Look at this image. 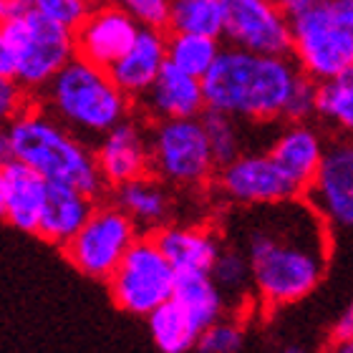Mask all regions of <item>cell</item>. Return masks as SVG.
Returning a JSON list of instances; mask_svg holds the SVG:
<instances>
[{"label":"cell","mask_w":353,"mask_h":353,"mask_svg":"<svg viewBox=\"0 0 353 353\" xmlns=\"http://www.w3.org/2000/svg\"><path fill=\"white\" fill-rule=\"evenodd\" d=\"M228 243L248 255L255 303L280 310L308 298L331 263V228L305 197L237 210L228 220Z\"/></svg>","instance_id":"obj_1"},{"label":"cell","mask_w":353,"mask_h":353,"mask_svg":"<svg viewBox=\"0 0 353 353\" xmlns=\"http://www.w3.org/2000/svg\"><path fill=\"white\" fill-rule=\"evenodd\" d=\"M298 79L301 68L290 56H263L225 46L202 86L210 111L235 117L243 124H272L285 121Z\"/></svg>","instance_id":"obj_2"},{"label":"cell","mask_w":353,"mask_h":353,"mask_svg":"<svg viewBox=\"0 0 353 353\" xmlns=\"http://www.w3.org/2000/svg\"><path fill=\"white\" fill-rule=\"evenodd\" d=\"M3 132L10 157L30 167L48 184H66L94 199L109 190L101 179L94 152L41 103L30 106Z\"/></svg>","instance_id":"obj_3"},{"label":"cell","mask_w":353,"mask_h":353,"mask_svg":"<svg viewBox=\"0 0 353 353\" xmlns=\"http://www.w3.org/2000/svg\"><path fill=\"white\" fill-rule=\"evenodd\" d=\"M41 106L74 134L99 139L132 114V99L114 83L109 71L81 56L46 86Z\"/></svg>","instance_id":"obj_4"},{"label":"cell","mask_w":353,"mask_h":353,"mask_svg":"<svg viewBox=\"0 0 353 353\" xmlns=\"http://www.w3.org/2000/svg\"><path fill=\"white\" fill-rule=\"evenodd\" d=\"M152 174L167 187L199 190L214 179L217 162L202 119L157 121L149 129Z\"/></svg>","instance_id":"obj_5"},{"label":"cell","mask_w":353,"mask_h":353,"mask_svg":"<svg viewBox=\"0 0 353 353\" xmlns=\"http://www.w3.org/2000/svg\"><path fill=\"white\" fill-rule=\"evenodd\" d=\"M18 56V81L30 94H43L46 86L79 56L76 33L48 21L36 10L0 26Z\"/></svg>","instance_id":"obj_6"},{"label":"cell","mask_w":353,"mask_h":353,"mask_svg":"<svg viewBox=\"0 0 353 353\" xmlns=\"http://www.w3.org/2000/svg\"><path fill=\"white\" fill-rule=\"evenodd\" d=\"M174 283V265L157 245L154 235H144V232L137 237V243L129 248L114 275L106 280L114 305L129 316L139 318H147L159 305L172 301Z\"/></svg>","instance_id":"obj_7"},{"label":"cell","mask_w":353,"mask_h":353,"mask_svg":"<svg viewBox=\"0 0 353 353\" xmlns=\"http://www.w3.org/2000/svg\"><path fill=\"white\" fill-rule=\"evenodd\" d=\"M139 235V228L121 207L101 202L94 207L86 225L61 250L81 275L91 280H109Z\"/></svg>","instance_id":"obj_8"},{"label":"cell","mask_w":353,"mask_h":353,"mask_svg":"<svg viewBox=\"0 0 353 353\" xmlns=\"http://www.w3.org/2000/svg\"><path fill=\"white\" fill-rule=\"evenodd\" d=\"M293 61L301 74L313 81H328L353 66V36L343 30L325 8H318L293 21Z\"/></svg>","instance_id":"obj_9"},{"label":"cell","mask_w":353,"mask_h":353,"mask_svg":"<svg viewBox=\"0 0 353 353\" xmlns=\"http://www.w3.org/2000/svg\"><path fill=\"white\" fill-rule=\"evenodd\" d=\"M214 187L220 197L237 210L278 205L285 199L303 197L268 152H245L217 170Z\"/></svg>","instance_id":"obj_10"},{"label":"cell","mask_w":353,"mask_h":353,"mask_svg":"<svg viewBox=\"0 0 353 353\" xmlns=\"http://www.w3.org/2000/svg\"><path fill=\"white\" fill-rule=\"evenodd\" d=\"M228 46L263 56L293 53V21L272 0H222Z\"/></svg>","instance_id":"obj_11"},{"label":"cell","mask_w":353,"mask_h":353,"mask_svg":"<svg viewBox=\"0 0 353 353\" xmlns=\"http://www.w3.org/2000/svg\"><path fill=\"white\" fill-rule=\"evenodd\" d=\"M331 230H353V139L328 144L323 164L303 194Z\"/></svg>","instance_id":"obj_12"},{"label":"cell","mask_w":353,"mask_h":353,"mask_svg":"<svg viewBox=\"0 0 353 353\" xmlns=\"http://www.w3.org/2000/svg\"><path fill=\"white\" fill-rule=\"evenodd\" d=\"M141 26L132 15L121 10L117 3H99L91 8L86 21L74 30L76 33V53L94 66L109 71L121 56L134 46Z\"/></svg>","instance_id":"obj_13"},{"label":"cell","mask_w":353,"mask_h":353,"mask_svg":"<svg viewBox=\"0 0 353 353\" xmlns=\"http://www.w3.org/2000/svg\"><path fill=\"white\" fill-rule=\"evenodd\" d=\"M101 179L109 190L134 182L139 176L152 174V154H149V132L132 117L103 134L94 149Z\"/></svg>","instance_id":"obj_14"},{"label":"cell","mask_w":353,"mask_h":353,"mask_svg":"<svg viewBox=\"0 0 353 353\" xmlns=\"http://www.w3.org/2000/svg\"><path fill=\"white\" fill-rule=\"evenodd\" d=\"M325 149L328 144H325L323 134L310 121H288L278 132V137L272 139L268 154L298 187V192L305 194L323 164Z\"/></svg>","instance_id":"obj_15"},{"label":"cell","mask_w":353,"mask_h":353,"mask_svg":"<svg viewBox=\"0 0 353 353\" xmlns=\"http://www.w3.org/2000/svg\"><path fill=\"white\" fill-rule=\"evenodd\" d=\"M139 106L141 114L154 124L172 119H199L207 111L202 79L184 74L167 61L152 88L139 99Z\"/></svg>","instance_id":"obj_16"},{"label":"cell","mask_w":353,"mask_h":353,"mask_svg":"<svg viewBox=\"0 0 353 353\" xmlns=\"http://www.w3.org/2000/svg\"><path fill=\"white\" fill-rule=\"evenodd\" d=\"M167 66V30L141 28L126 56L109 68L111 79L132 101L147 94L157 76Z\"/></svg>","instance_id":"obj_17"},{"label":"cell","mask_w":353,"mask_h":353,"mask_svg":"<svg viewBox=\"0 0 353 353\" xmlns=\"http://www.w3.org/2000/svg\"><path fill=\"white\" fill-rule=\"evenodd\" d=\"M154 240L176 272H210L225 248L222 237L202 225H164Z\"/></svg>","instance_id":"obj_18"},{"label":"cell","mask_w":353,"mask_h":353,"mask_svg":"<svg viewBox=\"0 0 353 353\" xmlns=\"http://www.w3.org/2000/svg\"><path fill=\"white\" fill-rule=\"evenodd\" d=\"M94 207L96 199L83 194V192L66 187V184H48L41 225H38V237L56 245V248H63L86 225Z\"/></svg>","instance_id":"obj_19"},{"label":"cell","mask_w":353,"mask_h":353,"mask_svg":"<svg viewBox=\"0 0 353 353\" xmlns=\"http://www.w3.org/2000/svg\"><path fill=\"white\" fill-rule=\"evenodd\" d=\"M3 170H6L8 179L6 214H3V220H8L21 232L38 235L48 182L41 174H36L30 167L21 164L18 159H8L3 164Z\"/></svg>","instance_id":"obj_20"},{"label":"cell","mask_w":353,"mask_h":353,"mask_svg":"<svg viewBox=\"0 0 353 353\" xmlns=\"http://www.w3.org/2000/svg\"><path fill=\"white\" fill-rule=\"evenodd\" d=\"M114 205H119L134 225L144 230V235H154L157 230L170 225L172 214V194L162 179L154 174L139 176L134 182H126L114 190Z\"/></svg>","instance_id":"obj_21"},{"label":"cell","mask_w":353,"mask_h":353,"mask_svg":"<svg viewBox=\"0 0 353 353\" xmlns=\"http://www.w3.org/2000/svg\"><path fill=\"white\" fill-rule=\"evenodd\" d=\"M172 301L182 305L199 331L225 318V310H228V301L220 293V288L214 285L210 272H176Z\"/></svg>","instance_id":"obj_22"},{"label":"cell","mask_w":353,"mask_h":353,"mask_svg":"<svg viewBox=\"0 0 353 353\" xmlns=\"http://www.w3.org/2000/svg\"><path fill=\"white\" fill-rule=\"evenodd\" d=\"M214 285L228 301V308L243 310L255 303V280H252V265L237 245L225 243L222 252L214 260L212 270Z\"/></svg>","instance_id":"obj_23"},{"label":"cell","mask_w":353,"mask_h":353,"mask_svg":"<svg viewBox=\"0 0 353 353\" xmlns=\"http://www.w3.org/2000/svg\"><path fill=\"white\" fill-rule=\"evenodd\" d=\"M147 325L154 346L162 353H190L192 348H197L202 336V331L192 323V318L176 301H167L154 313H149Z\"/></svg>","instance_id":"obj_24"},{"label":"cell","mask_w":353,"mask_h":353,"mask_svg":"<svg viewBox=\"0 0 353 353\" xmlns=\"http://www.w3.org/2000/svg\"><path fill=\"white\" fill-rule=\"evenodd\" d=\"M225 46L220 38L192 36V33H167V61L179 71L205 79Z\"/></svg>","instance_id":"obj_25"},{"label":"cell","mask_w":353,"mask_h":353,"mask_svg":"<svg viewBox=\"0 0 353 353\" xmlns=\"http://www.w3.org/2000/svg\"><path fill=\"white\" fill-rule=\"evenodd\" d=\"M318 119L353 139V66L318 83Z\"/></svg>","instance_id":"obj_26"},{"label":"cell","mask_w":353,"mask_h":353,"mask_svg":"<svg viewBox=\"0 0 353 353\" xmlns=\"http://www.w3.org/2000/svg\"><path fill=\"white\" fill-rule=\"evenodd\" d=\"M222 0H172L170 33L222 38Z\"/></svg>","instance_id":"obj_27"},{"label":"cell","mask_w":353,"mask_h":353,"mask_svg":"<svg viewBox=\"0 0 353 353\" xmlns=\"http://www.w3.org/2000/svg\"><path fill=\"white\" fill-rule=\"evenodd\" d=\"M199 119H202V124H205V132H207V139H210V149H212L214 162H217V170L248 152V149H245L243 121H237L235 117H228V114L210 111V109Z\"/></svg>","instance_id":"obj_28"},{"label":"cell","mask_w":353,"mask_h":353,"mask_svg":"<svg viewBox=\"0 0 353 353\" xmlns=\"http://www.w3.org/2000/svg\"><path fill=\"white\" fill-rule=\"evenodd\" d=\"M245 348V328L237 318H220L202 331L197 341L199 353H240Z\"/></svg>","instance_id":"obj_29"},{"label":"cell","mask_w":353,"mask_h":353,"mask_svg":"<svg viewBox=\"0 0 353 353\" xmlns=\"http://www.w3.org/2000/svg\"><path fill=\"white\" fill-rule=\"evenodd\" d=\"M91 8H94V0H30V10L71 30H76L86 21Z\"/></svg>","instance_id":"obj_30"},{"label":"cell","mask_w":353,"mask_h":353,"mask_svg":"<svg viewBox=\"0 0 353 353\" xmlns=\"http://www.w3.org/2000/svg\"><path fill=\"white\" fill-rule=\"evenodd\" d=\"M36 96L23 86L18 79H6L0 76V126L6 129L15 119L23 117L30 106H36Z\"/></svg>","instance_id":"obj_31"},{"label":"cell","mask_w":353,"mask_h":353,"mask_svg":"<svg viewBox=\"0 0 353 353\" xmlns=\"http://www.w3.org/2000/svg\"><path fill=\"white\" fill-rule=\"evenodd\" d=\"M111 3H117L121 10H126L141 28H170L172 0H111Z\"/></svg>","instance_id":"obj_32"},{"label":"cell","mask_w":353,"mask_h":353,"mask_svg":"<svg viewBox=\"0 0 353 353\" xmlns=\"http://www.w3.org/2000/svg\"><path fill=\"white\" fill-rule=\"evenodd\" d=\"M318 114V81L301 74L288 103L285 121H310Z\"/></svg>","instance_id":"obj_33"},{"label":"cell","mask_w":353,"mask_h":353,"mask_svg":"<svg viewBox=\"0 0 353 353\" xmlns=\"http://www.w3.org/2000/svg\"><path fill=\"white\" fill-rule=\"evenodd\" d=\"M0 76L6 79H18V56H15L13 43L0 28Z\"/></svg>","instance_id":"obj_34"},{"label":"cell","mask_w":353,"mask_h":353,"mask_svg":"<svg viewBox=\"0 0 353 353\" xmlns=\"http://www.w3.org/2000/svg\"><path fill=\"white\" fill-rule=\"evenodd\" d=\"M325 8L333 15V21L353 36V0H325Z\"/></svg>","instance_id":"obj_35"},{"label":"cell","mask_w":353,"mask_h":353,"mask_svg":"<svg viewBox=\"0 0 353 353\" xmlns=\"http://www.w3.org/2000/svg\"><path fill=\"white\" fill-rule=\"evenodd\" d=\"M275 6L283 10V13L290 18V21H295V18H301V15H305L308 10H313V8H318L323 0H272Z\"/></svg>","instance_id":"obj_36"},{"label":"cell","mask_w":353,"mask_h":353,"mask_svg":"<svg viewBox=\"0 0 353 353\" xmlns=\"http://www.w3.org/2000/svg\"><path fill=\"white\" fill-rule=\"evenodd\" d=\"M30 10V0H0V26L21 18Z\"/></svg>","instance_id":"obj_37"},{"label":"cell","mask_w":353,"mask_h":353,"mask_svg":"<svg viewBox=\"0 0 353 353\" xmlns=\"http://www.w3.org/2000/svg\"><path fill=\"white\" fill-rule=\"evenodd\" d=\"M351 336H353V301L348 303L346 308H343V313L336 318V323H333V328H331V341L351 339Z\"/></svg>","instance_id":"obj_38"},{"label":"cell","mask_w":353,"mask_h":353,"mask_svg":"<svg viewBox=\"0 0 353 353\" xmlns=\"http://www.w3.org/2000/svg\"><path fill=\"white\" fill-rule=\"evenodd\" d=\"M323 353H353V336L351 339H336L328 343Z\"/></svg>","instance_id":"obj_39"},{"label":"cell","mask_w":353,"mask_h":353,"mask_svg":"<svg viewBox=\"0 0 353 353\" xmlns=\"http://www.w3.org/2000/svg\"><path fill=\"white\" fill-rule=\"evenodd\" d=\"M6 194H8V179H6V170L0 164V217L6 214Z\"/></svg>","instance_id":"obj_40"},{"label":"cell","mask_w":353,"mask_h":353,"mask_svg":"<svg viewBox=\"0 0 353 353\" xmlns=\"http://www.w3.org/2000/svg\"><path fill=\"white\" fill-rule=\"evenodd\" d=\"M8 159H13V157H10V147H8L6 132H0V164H6Z\"/></svg>","instance_id":"obj_41"},{"label":"cell","mask_w":353,"mask_h":353,"mask_svg":"<svg viewBox=\"0 0 353 353\" xmlns=\"http://www.w3.org/2000/svg\"><path fill=\"white\" fill-rule=\"evenodd\" d=\"M280 353H316V351H310L308 346H301V343H290V346L280 348Z\"/></svg>","instance_id":"obj_42"}]
</instances>
